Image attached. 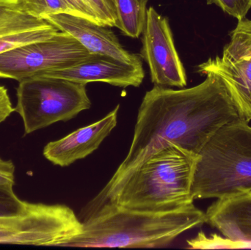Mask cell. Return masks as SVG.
Listing matches in <instances>:
<instances>
[{"label":"cell","instance_id":"22","mask_svg":"<svg viewBox=\"0 0 251 250\" xmlns=\"http://www.w3.org/2000/svg\"><path fill=\"white\" fill-rule=\"evenodd\" d=\"M15 166L10 160L0 157V185L13 186L15 184Z\"/></svg>","mask_w":251,"mask_h":250},{"label":"cell","instance_id":"6","mask_svg":"<svg viewBox=\"0 0 251 250\" xmlns=\"http://www.w3.org/2000/svg\"><path fill=\"white\" fill-rule=\"evenodd\" d=\"M82 229V223L66 205L26 202L20 212L0 216V244L65 247Z\"/></svg>","mask_w":251,"mask_h":250},{"label":"cell","instance_id":"21","mask_svg":"<svg viewBox=\"0 0 251 250\" xmlns=\"http://www.w3.org/2000/svg\"><path fill=\"white\" fill-rule=\"evenodd\" d=\"M66 1L75 10L76 16L88 19L98 24L102 25L99 20L95 10L93 8L89 0H66Z\"/></svg>","mask_w":251,"mask_h":250},{"label":"cell","instance_id":"17","mask_svg":"<svg viewBox=\"0 0 251 250\" xmlns=\"http://www.w3.org/2000/svg\"><path fill=\"white\" fill-rule=\"evenodd\" d=\"M18 1L26 13L40 19L49 15L60 13L76 16L75 10L66 0H18Z\"/></svg>","mask_w":251,"mask_h":250},{"label":"cell","instance_id":"15","mask_svg":"<svg viewBox=\"0 0 251 250\" xmlns=\"http://www.w3.org/2000/svg\"><path fill=\"white\" fill-rule=\"evenodd\" d=\"M149 0H115L117 28L126 36L137 38L143 33Z\"/></svg>","mask_w":251,"mask_h":250},{"label":"cell","instance_id":"5","mask_svg":"<svg viewBox=\"0 0 251 250\" xmlns=\"http://www.w3.org/2000/svg\"><path fill=\"white\" fill-rule=\"evenodd\" d=\"M86 84L50 76H35L19 82L15 112L29 135L60 121H68L91 108Z\"/></svg>","mask_w":251,"mask_h":250},{"label":"cell","instance_id":"10","mask_svg":"<svg viewBox=\"0 0 251 250\" xmlns=\"http://www.w3.org/2000/svg\"><path fill=\"white\" fill-rule=\"evenodd\" d=\"M39 76L59 78L86 85L90 82H104L120 88H137L144 79L145 70L143 66L126 64L107 56L92 54L79 64L46 72Z\"/></svg>","mask_w":251,"mask_h":250},{"label":"cell","instance_id":"11","mask_svg":"<svg viewBox=\"0 0 251 250\" xmlns=\"http://www.w3.org/2000/svg\"><path fill=\"white\" fill-rule=\"evenodd\" d=\"M120 105L101 120L80 128L67 136L47 144L44 148V157L54 165L68 167L82 159L98 149L103 141L118 123Z\"/></svg>","mask_w":251,"mask_h":250},{"label":"cell","instance_id":"12","mask_svg":"<svg viewBox=\"0 0 251 250\" xmlns=\"http://www.w3.org/2000/svg\"><path fill=\"white\" fill-rule=\"evenodd\" d=\"M58 29L26 13L18 0H0V54L51 38Z\"/></svg>","mask_w":251,"mask_h":250},{"label":"cell","instance_id":"20","mask_svg":"<svg viewBox=\"0 0 251 250\" xmlns=\"http://www.w3.org/2000/svg\"><path fill=\"white\" fill-rule=\"evenodd\" d=\"M207 4H216L238 20L245 19L251 8V0H207Z\"/></svg>","mask_w":251,"mask_h":250},{"label":"cell","instance_id":"2","mask_svg":"<svg viewBox=\"0 0 251 250\" xmlns=\"http://www.w3.org/2000/svg\"><path fill=\"white\" fill-rule=\"evenodd\" d=\"M196 157L176 145L151 156L107 192L90 203L86 218L103 204L149 213L178 211L193 205L192 183Z\"/></svg>","mask_w":251,"mask_h":250},{"label":"cell","instance_id":"23","mask_svg":"<svg viewBox=\"0 0 251 250\" xmlns=\"http://www.w3.org/2000/svg\"><path fill=\"white\" fill-rule=\"evenodd\" d=\"M15 112L7 90L0 85V124Z\"/></svg>","mask_w":251,"mask_h":250},{"label":"cell","instance_id":"3","mask_svg":"<svg viewBox=\"0 0 251 250\" xmlns=\"http://www.w3.org/2000/svg\"><path fill=\"white\" fill-rule=\"evenodd\" d=\"M206 223V214L194 204L178 211L149 213L103 204L82 223L81 233L67 248H161L184 232Z\"/></svg>","mask_w":251,"mask_h":250},{"label":"cell","instance_id":"7","mask_svg":"<svg viewBox=\"0 0 251 250\" xmlns=\"http://www.w3.org/2000/svg\"><path fill=\"white\" fill-rule=\"evenodd\" d=\"M91 55L72 35L58 31L49 39L0 54V78L19 82L46 72L72 67Z\"/></svg>","mask_w":251,"mask_h":250},{"label":"cell","instance_id":"16","mask_svg":"<svg viewBox=\"0 0 251 250\" xmlns=\"http://www.w3.org/2000/svg\"><path fill=\"white\" fill-rule=\"evenodd\" d=\"M251 54V20H239L237 27L231 33V41L226 45L221 60L232 62Z\"/></svg>","mask_w":251,"mask_h":250},{"label":"cell","instance_id":"14","mask_svg":"<svg viewBox=\"0 0 251 250\" xmlns=\"http://www.w3.org/2000/svg\"><path fill=\"white\" fill-rule=\"evenodd\" d=\"M201 74L214 73L226 87L243 120H251V54L232 62H224L221 57L209 58L199 65Z\"/></svg>","mask_w":251,"mask_h":250},{"label":"cell","instance_id":"8","mask_svg":"<svg viewBox=\"0 0 251 250\" xmlns=\"http://www.w3.org/2000/svg\"><path fill=\"white\" fill-rule=\"evenodd\" d=\"M142 35L140 56L149 66L152 83L162 87H185V69L176 48L168 18L149 7Z\"/></svg>","mask_w":251,"mask_h":250},{"label":"cell","instance_id":"19","mask_svg":"<svg viewBox=\"0 0 251 250\" xmlns=\"http://www.w3.org/2000/svg\"><path fill=\"white\" fill-rule=\"evenodd\" d=\"M103 26L117 27L118 16L115 0H89Z\"/></svg>","mask_w":251,"mask_h":250},{"label":"cell","instance_id":"9","mask_svg":"<svg viewBox=\"0 0 251 250\" xmlns=\"http://www.w3.org/2000/svg\"><path fill=\"white\" fill-rule=\"evenodd\" d=\"M43 19L59 31L72 35L91 54L107 56L126 64L143 66L140 56L127 51L109 26L66 13L49 15Z\"/></svg>","mask_w":251,"mask_h":250},{"label":"cell","instance_id":"13","mask_svg":"<svg viewBox=\"0 0 251 250\" xmlns=\"http://www.w3.org/2000/svg\"><path fill=\"white\" fill-rule=\"evenodd\" d=\"M206 223L234 244H251V190L218 199L208 208Z\"/></svg>","mask_w":251,"mask_h":250},{"label":"cell","instance_id":"18","mask_svg":"<svg viewBox=\"0 0 251 250\" xmlns=\"http://www.w3.org/2000/svg\"><path fill=\"white\" fill-rule=\"evenodd\" d=\"M26 204L16 196L13 186L0 185V216L17 214L24 209Z\"/></svg>","mask_w":251,"mask_h":250},{"label":"cell","instance_id":"4","mask_svg":"<svg viewBox=\"0 0 251 250\" xmlns=\"http://www.w3.org/2000/svg\"><path fill=\"white\" fill-rule=\"evenodd\" d=\"M251 190V126L240 119L227 123L196 157L193 199L221 198Z\"/></svg>","mask_w":251,"mask_h":250},{"label":"cell","instance_id":"1","mask_svg":"<svg viewBox=\"0 0 251 250\" xmlns=\"http://www.w3.org/2000/svg\"><path fill=\"white\" fill-rule=\"evenodd\" d=\"M206 76L200 85L187 89L155 85L146 92L128 154L101 193L170 145L197 157L221 128L243 119L221 78L211 73Z\"/></svg>","mask_w":251,"mask_h":250}]
</instances>
